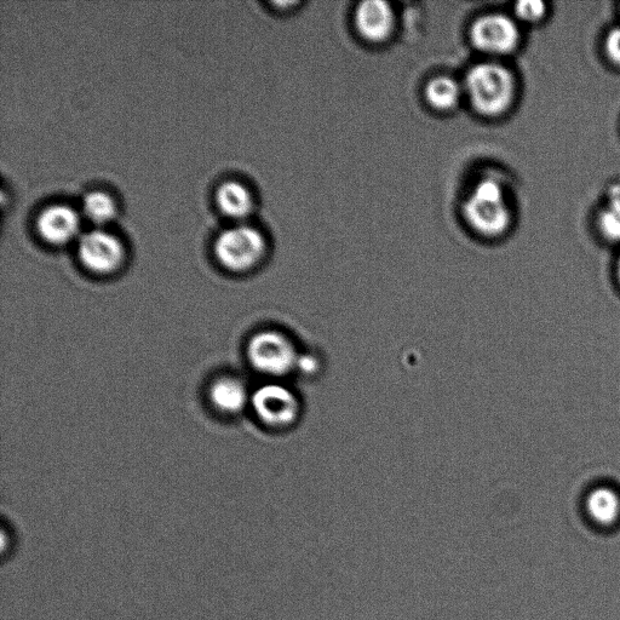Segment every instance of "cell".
<instances>
[{
	"label": "cell",
	"mask_w": 620,
	"mask_h": 620,
	"mask_svg": "<svg viewBox=\"0 0 620 620\" xmlns=\"http://www.w3.org/2000/svg\"><path fill=\"white\" fill-rule=\"evenodd\" d=\"M79 227V215L68 205L48 206L40 212L37 218V231L40 238L54 245L68 243L76 237Z\"/></svg>",
	"instance_id": "8"
},
{
	"label": "cell",
	"mask_w": 620,
	"mask_h": 620,
	"mask_svg": "<svg viewBox=\"0 0 620 620\" xmlns=\"http://www.w3.org/2000/svg\"><path fill=\"white\" fill-rule=\"evenodd\" d=\"M246 354L257 372L279 381L297 371L301 354L292 338L280 330H263L250 338Z\"/></svg>",
	"instance_id": "2"
},
{
	"label": "cell",
	"mask_w": 620,
	"mask_h": 620,
	"mask_svg": "<svg viewBox=\"0 0 620 620\" xmlns=\"http://www.w3.org/2000/svg\"><path fill=\"white\" fill-rule=\"evenodd\" d=\"M215 199L222 214L233 220H245L254 209V198L250 189L239 181L221 183L217 188Z\"/></svg>",
	"instance_id": "11"
},
{
	"label": "cell",
	"mask_w": 620,
	"mask_h": 620,
	"mask_svg": "<svg viewBox=\"0 0 620 620\" xmlns=\"http://www.w3.org/2000/svg\"><path fill=\"white\" fill-rule=\"evenodd\" d=\"M600 223L606 237L620 239V189L613 192L610 204L602 212Z\"/></svg>",
	"instance_id": "15"
},
{
	"label": "cell",
	"mask_w": 620,
	"mask_h": 620,
	"mask_svg": "<svg viewBox=\"0 0 620 620\" xmlns=\"http://www.w3.org/2000/svg\"><path fill=\"white\" fill-rule=\"evenodd\" d=\"M78 257L89 272L108 275L122 268L125 248L116 235L96 228L79 238Z\"/></svg>",
	"instance_id": "6"
},
{
	"label": "cell",
	"mask_w": 620,
	"mask_h": 620,
	"mask_svg": "<svg viewBox=\"0 0 620 620\" xmlns=\"http://www.w3.org/2000/svg\"><path fill=\"white\" fill-rule=\"evenodd\" d=\"M587 510L597 524L611 526L620 518V497L610 487H597L587 498Z\"/></svg>",
	"instance_id": "12"
},
{
	"label": "cell",
	"mask_w": 620,
	"mask_h": 620,
	"mask_svg": "<svg viewBox=\"0 0 620 620\" xmlns=\"http://www.w3.org/2000/svg\"><path fill=\"white\" fill-rule=\"evenodd\" d=\"M83 215L96 226L111 222L117 214V205L111 195L102 191L86 193L82 203Z\"/></svg>",
	"instance_id": "14"
},
{
	"label": "cell",
	"mask_w": 620,
	"mask_h": 620,
	"mask_svg": "<svg viewBox=\"0 0 620 620\" xmlns=\"http://www.w3.org/2000/svg\"><path fill=\"white\" fill-rule=\"evenodd\" d=\"M619 279H620V262H619Z\"/></svg>",
	"instance_id": "18"
},
{
	"label": "cell",
	"mask_w": 620,
	"mask_h": 620,
	"mask_svg": "<svg viewBox=\"0 0 620 620\" xmlns=\"http://www.w3.org/2000/svg\"><path fill=\"white\" fill-rule=\"evenodd\" d=\"M463 86L450 77H438L430 80L426 88V97L430 106L439 111L455 108L462 99Z\"/></svg>",
	"instance_id": "13"
},
{
	"label": "cell",
	"mask_w": 620,
	"mask_h": 620,
	"mask_svg": "<svg viewBox=\"0 0 620 620\" xmlns=\"http://www.w3.org/2000/svg\"><path fill=\"white\" fill-rule=\"evenodd\" d=\"M392 7L382 0L361 3L355 11V26L360 36L372 43H381L392 36L394 30Z\"/></svg>",
	"instance_id": "9"
},
{
	"label": "cell",
	"mask_w": 620,
	"mask_h": 620,
	"mask_svg": "<svg viewBox=\"0 0 620 620\" xmlns=\"http://www.w3.org/2000/svg\"><path fill=\"white\" fill-rule=\"evenodd\" d=\"M252 409L260 421L272 429L295 426L301 417L302 405L297 394L286 384L271 381L262 384L251 395Z\"/></svg>",
	"instance_id": "5"
},
{
	"label": "cell",
	"mask_w": 620,
	"mask_h": 620,
	"mask_svg": "<svg viewBox=\"0 0 620 620\" xmlns=\"http://www.w3.org/2000/svg\"><path fill=\"white\" fill-rule=\"evenodd\" d=\"M516 15L527 22H535L545 14V4L539 0H526L516 4Z\"/></svg>",
	"instance_id": "16"
},
{
	"label": "cell",
	"mask_w": 620,
	"mask_h": 620,
	"mask_svg": "<svg viewBox=\"0 0 620 620\" xmlns=\"http://www.w3.org/2000/svg\"><path fill=\"white\" fill-rule=\"evenodd\" d=\"M463 88L476 112L496 117L512 105L515 79L504 66L484 62L470 68Z\"/></svg>",
	"instance_id": "1"
},
{
	"label": "cell",
	"mask_w": 620,
	"mask_h": 620,
	"mask_svg": "<svg viewBox=\"0 0 620 620\" xmlns=\"http://www.w3.org/2000/svg\"><path fill=\"white\" fill-rule=\"evenodd\" d=\"M214 249L222 267L234 273H246L263 261L267 241L258 229L237 225L217 235Z\"/></svg>",
	"instance_id": "4"
},
{
	"label": "cell",
	"mask_w": 620,
	"mask_h": 620,
	"mask_svg": "<svg viewBox=\"0 0 620 620\" xmlns=\"http://www.w3.org/2000/svg\"><path fill=\"white\" fill-rule=\"evenodd\" d=\"M606 49L611 59L620 65V27L614 28V30L608 34Z\"/></svg>",
	"instance_id": "17"
},
{
	"label": "cell",
	"mask_w": 620,
	"mask_h": 620,
	"mask_svg": "<svg viewBox=\"0 0 620 620\" xmlns=\"http://www.w3.org/2000/svg\"><path fill=\"white\" fill-rule=\"evenodd\" d=\"M209 399L217 411L225 415H237L249 404L251 396L239 378L223 376L211 383Z\"/></svg>",
	"instance_id": "10"
},
{
	"label": "cell",
	"mask_w": 620,
	"mask_h": 620,
	"mask_svg": "<svg viewBox=\"0 0 620 620\" xmlns=\"http://www.w3.org/2000/svg\"><path fill=\"white\" fill-rule=\"evenodd\" d=\"M464 217L473 231L496 237L507 231L512 214L501 185L495 180H482L464 204Z\"/></svg>",
	"instance_id": "3"
},
{
	"label": "cell",
	"mask_w": 620,
	"mask_h": 620,
	"mask_svg": "<svg viewBox=\"0 0 620 620\" xmlns=\"http://www.w3.org/2000/svg\"><path fill=\"white\" fill-rule=\"evenodd\" d=\"M519 30L510 17L489 14L479 17L470 28V39L476 49L490 55H505L519 43Z\"/></svg>",
	"instance_id": "7"
}]
</instances>
